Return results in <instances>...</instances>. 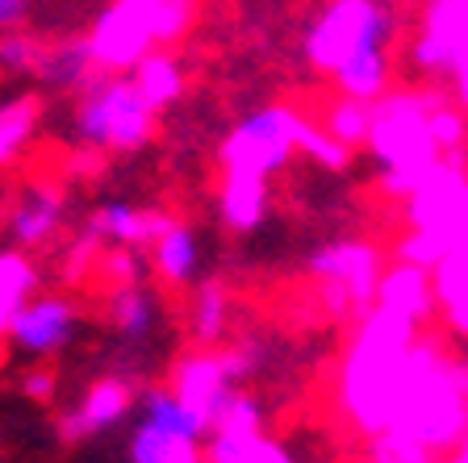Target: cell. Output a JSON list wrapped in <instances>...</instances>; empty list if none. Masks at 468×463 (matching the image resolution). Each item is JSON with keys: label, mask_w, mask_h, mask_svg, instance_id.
Here are the masks:
<instances>
[{"label": "cell", "mask_w": 468, "mask_h": 463, "mask_svg": "<svg viewBox=\"0 0 468 463\" xmlns=\"http://www.w3.org/2000/svg\"><path fill=\"white\" fill-rule=\"evenodd\" d=\"M389 426L422 443L435 459L456 451L468 430V359L448 355L439 338H414L410 380Z\"/></svg>", "instance_id": "cell-2"}, {"label": "cell", "mask_w": 468, "mask_h": 463, "mask_svg": "<svg viewBox=\"0 0 468 463\" xmlns=\"http://www.w3.org/2000/svg\"><path fill=\"white\" fill-rule=\"evenodd\" d=\"M167 213L159 209H138L130 201H109L92 213V222H88V238L92 242H113V247H130V251H146L159 234L167 230Z\"/></svg>", "instance_id": "cell-14"}, {"label": "cell", "mask_w": 468, "mask_h": 463, "mask_svg": "<svg viewBox=\"0 0 468 463\" xmlns=\"http://www.w3.org/2000/svg\"><path fill=\"white\" fill-rule=\"evenodd\" d=\"M130 409H134V388H130V380L101 376L97 384H88V393L80 396V405L63 417V435L88 438V435H101V430H113Z\"/></svg>", "instance_id": "cell-15"}, {"label": "cell", "mask_w": 468, "mask_h": 463, "mask_svg": "<svg viewBox=\"0 0 468 463\" xmlns=\"http://www.w3.org/2000/svg\"><path fill=\"white\" fill-rule=\"evenodd\" d=\"M460 455H468V430H464V438H460V447H456Z\"/></svg>", "instance_id": "cell-39"}, {"label": "cell", "mask_w": 468, "mask_h": 463, "mask_svg": "<svg viewBox=\"0 0 468 463\" xmlns=\"http://www.w3.org/2000/svg\"><path fill=\"white\" fill-rule=\"evenodd\" d=\"M310 276L322 284V300L331 318H364L377 297V280L385 271V251L377 242L343 238L310 255Z\"/></svg>", "instance_id": "cell-7"}, {"label": "cell", "mask_w": 468, "mask_h": 463, "mask_svg": "<svg viewBox=\"0 0 468 463\" xmlns=\"http://www.w3.org/2000/svg\"><path fill=\"white\" fill-rule=\"evenodd\" d=\"M76 326H80V309L68 297H58V292H47V297H29L13 313L5 334H9L13 351H21L29 359H47L76 338Z\"/></svg>", "instance_id": "cell-12"}, {"label": "cell", "mask_w": 468, "mask_h": 463, "mask_svg": "<svg viewBox=\"0 0 468 463\" xmlns=\"http://www.w3.org/2000/svg\"><path fill=\"white\" fill-rule=\"evenodd\" d=\"M151 263H155V271H159V280L164 284H193L197 280V271H201V238H197V230L193 226H185V222H167V230L159 234L151 247Z\"/></svg>", "instance_id": "cell-19"}, {"label": "cell", "mask_w": 468, "mask_h": 463, "mask_svg": "<svg viewBox=\"0 0 468 463\" xmlns=\"http://www.w3.org/2000/svg\"><path fill=\"white\" fill-rule=\"evenodd\" d=\"M410 63L431 79L468 76V0H431Z\"/></svg>", "instance_id": "cell-11"}, {"label": "cell", "mask_w": 468, "mask_h": 463, "mask_svg": "<svg viewBox=\"0 0 468 463\" xmlns=\"http://www.w3.org/2000/svg\"><path fill=\"white\" fill-rule=\"evenodd\" d=\"M297 151L310 154L314 163L331 167V172H343V167L351 163V146H343L339 138H331L326 130L318 126V121H310V117H302V121H297Z\"/></svg>", "instance_id": "cell-30"}, {"label": "cell", "mask_w": 468, "mask_h": 463, "mask_svg": "<svg viewBox=\"0 0 468 463\" xmlns=\"http://www.w3.org/2000/svg\"><path fill=\"white\" fill-rule=\"evenodd\" d=\"M439 463H468V455H460V451H448V455H439Z\"/></svg>", "instance_id": "cell-38"}, {"label": "cell", "mask_w": 468, "mask_h": 463, "mask_svg": "<svg viewBox=\"0 0 468 463\" xmlns=\"http://www.w3.org/2000/svg\"><path fill=\"white\" fill-rule=\"evenodd\" d=\"M188 326H193V338L201 347H218L230 330V292L218 280H205L197 289L193 305H188Z\"/></svg>", "instance_id": "cell-26"}, {"label": "cell", "mask_w": 468, "mask_h": 463, "mask_svg": "<svg viewBox=\"0 0 468 463\" xmlns=\"http://www.w3.org/2000/svg\"><path fill=\"white\" fill-rule=\"evenodd\" d=\"M205 435L209 422L197 409H188L172 388H151L143 396V422L130 435V463H205Z\"/></svg>", "instance_id": "cell-6"}, {"label": "cell", "mask_w": 468, "mask_h": 463, "mask_svg": "<svg viewBox=\"0 0 468 463\" xmlns=\"http://www.w3.org/2000/svg\"><path fill=\"white\" fill-rule=\"evenodd\" d=\"M431 138H435L439 154H464L468 151V117L464 109L448 105V100L439 97L431 105Z\"/></svg>", "instance_id": "cell-31"}, {"label": "cell", "mask_w": 468, "mask_h": 463, "mask_svg": "<svg viewBox=\"0 0 468 463\" xmlns=\"http://www.w3.org/2000/svg\"><path fill=\"white\" fill-rule=\"evenodd\" d=\"M76 134L92 151H143L155 134V109L143 100L130 76H92L80 97Z\"/></svg>", "instance_id": "cell-4"}, {"label": "cell", "mask_w": 468, "mask_h": 463, "mask_svg": "<svg viewBox=\"0 0 468 463\" xmlns=\"http://www.w3.org/2000/svg\"><path fill=\"white\" fill-rule=\"evenodd\" d=\"M130 17H138V26L151 34L155 47H167L188 29L197 13V0H117Z\"/></svg>", "instance_id": "cell-24"}, {"label": "cell", "mask_w": 468, "mask_h": 463, "mask_svg": "<svg viewBox=\"0 0 468 463\" xmlns=\"http://www.w3.org/2000/svg\"><path fill=\"white\" fill-rule=\"evenodd\" d=\"M21 388H26V396H34V401H50V393H55V372L38 367V372H29V376L21 380Z\"/></svg>", "instance_id": "cell-36"}, {"label": "cell", "mask_w": 468, "mask_h": 463, "mask_svg": "<svg viewBox=\"0 0 468 463\" xmlns=\"http://www.w3.org/2000/svg\"><path fill=\"white\" fill-rule=\"evenodd\" d=\"M58 226H63V196L55 188H47V184L21 193V201L9 213V238L17 242L21 251L50 242L58 234Z\"/></svg>", "instance_id": "cell-17"}, {"label": "cell", "mask_w": 468, "mask_h": 463, "mask_svg": "<svg viewBox=\"0 0 468 463\" xmlns=\"http://www.w3.org/2000/svg\"><path fill=\"white\" fill-rule=\"evenodd\" d=\"M38 117L42 105L34 97H13L0 105V167H9L29 146L34 130H38Z\"/></svg>", "instance_id": "cell-27"}, {"label": "cell", "mask_w": 468, "mask_h": 463, "mask_svg": "<svg viewBox=\"0 0 468 463\" xmlns=\"http://www.w3.org/2000/svg\"><path fill=\"white\" fill-rule=\"evenodd\" d=\"M422 326L372 305L360 318L339 376V405L360 435H377L393 422L410 380V347Z\"/></svg>", "instance_id": "cell-1"}, {"label": "cell", "mask_w": 468, "mask_h": 463, "mask_svg": "<svg viewBox=\"0 0 468 463\" xmlns=\"http://www.w3.org/2000/svg\"><path fill=\"white\" fill-rule=\"evenodd\" d=\"M331 84L339 88V97L377 105V100L393 88V55H389V47H368V50H360V55L343 58L339 68L331 71Z\"/></svg>", "instance_id": "cell-18"}, {"label": "cell", "mask_w": 468, "mask_h": 463, "mask_svg": "<svg viewBox=\"0 0 468 463\" xmlns=\"http://www.w3.org/2000/svg\"><path fill=\"white\" fill-rule=\"evenodd\" d=\"M130 79H134V88L143 92V100L155 109V113L176 105L180 92H185V68H180V58L167 55L164 47L146 50L134 68H130Z\"/></svg>", "instance_id": "cell-21"}, {"label": "cell", "mask_w": 468, "mask_h": 463, "mask_svg": "<svg viewBox=\"0 0 468 463\" xmlns=\"http://www.w3.org/2000/svg\"><path fill=\"white\" fill-rule=\"evenodd\" d=\"M410 209V230H427L439 242H468V151L464 154H443L406 196Z\"/></svg>", "instance_id": "cell-9"}, {"label": "cell", "mask_w": 468, "mask_h": 463, "mask_svg": "<svg viewBox=\"0 0 468 463\" xmlns=\"http://www.w3.org/2000/svg\"><path fill=\"white\" fill-rule=\"evenodd\" d=\"M439 92H385L372 105V126L364 146L380 167V188L398 201H406L410 188L419 184L435 159H443L431 138V105Z\"/></svg>", "instance_id": "cell-3"}, {"label": "cell", "mask_w": 468, "mask_h": 463, "mask_svg": "<svg viewBox=\"0 0 468 463\" xmlns=\"http://www.w3.org/2000/svg\"><path fill=\"white\" fill-rule=\"evenodd\" d=\"M251 359L243 351H218V347H201L193 355H185L172 372V393L185 401L188 409L214 422L218 409L230 401V393L243 388V376Z\"/></svg>", "instance_id": "cell-10"}, {"label": "cell", "mask_w": 468, "mask_h": 463, "mask_svg": "<svg viewBox=\"0 0 468 463\" xmlns=\"http://www.w3.org/2000/svg\"><path fill=\"white\" fill-rule=\"evenodd\" d=\"M84 47H88V58H92L97 71H130L146 50H155V42H151V34L138 26V17H130V13L113 0V5L92 21Z\"/></svg>", "instance_id": "cell-13"}, {"label": "cell", "mask_w": 468, "mask_h": 463, "mask_svg": "<svg viewBox=\"0 0 468 463\" xmlns=\"http://www.w3.org/2000/svg\"><path fill=\"white\" fill-rule=\"evenodd\" d=\"M92 71L97 68H92L84 42H58V47L42 50V63H38L34 76H42L55 88H84L88 79H92Z\"/></svg>", "instance_id": "cell-28"}, {"label": "cell", "mask_w": 468, "mask_h": 463, "mask_svg": "<svg viewBox=\"0 0 468 463\" xmlns=\"http://www.w3.org/2000/svg\"><path fill=\"white\" fill-rule=\"evenodd\" d=\"M209 430H230V435H239V430H263V409L260 401H255L251 393H230V401H226L222 409H218V417L209 422Z\"/></svg>", "instance_id": "cell-33"}, {"label": "cell", "mask_w": 468, "mask_h": 463, "mask_svg": "<svg viewBox=\"0 0 468 463\" xmlns=\"http://www.w3.org/2000/svg\"><path fill=\"white\" fill-rule=\"evenodd\" d=\"M268 180H255V175H222V193H218V209H222V222L234 234H251L263 226L268 217Z\"/></svg>", "instance_id": "cell-20"}, {"label": "cell", "mask_w": 468, "mask_h": 463, "mask_svg": "<svg viewBox=\"0 0 468 463\" xmlns=\"http://www.w3.org/2000/svg\"><path fill=\"white\" fill-rule=\"evenodd\" d=\"M452 247L448 242H439L435 234H427V230H406L398 238V259L401 263H414V268H435L439 259H443V255H448Z\"/></svg>", "instance_id": "cell-34"}, {"label": "cell", "mask_w": 468, "mask_h": 463, "mask_svg": "<svg viewBox=\"0 0 468 463\" xmlns=\"http://www.w3.org/2000/svg\"><path fill=\"white\" fill-rule=\"evenodd\" d=\"M368 126H372V105L351 97H339L335 105H326V117H322V130L331 138H339L343 146H364Z\"/></svg>", "instance_id": "cell-29"}, {"label": "cell", "mask_w": 468, "mask_h": 463, "mask_svg": "<svg viewBox=\"0 0 468 463\" xmlns=\"http://www.w3.org/2000/svg\"><path fill=\"white\" fill-rule=\"evenodd\" d=\"M297 121L302 113L289 105H263L247 113L222 142V172L272 180L297 154Z\"/></svg>", "instance_id": "cell-8"}, {"label": "cell", "mask_w": 468, "mask_h": 463, "mask_svg": "<svg viewBox=\"0 0 468 463\" xmlns=\"http://www.w3.org/2000/svg\"><path fill=\"white\" fill-rule=\"evenodd\" d=\"M29 13V0H0V29L21 26Z\"/></svg>", "instance_id": "cell-37"}, {"label": "cell", "mask_w": 468, "mask_h": 463, "mask_svg": "<svg viewBox=\"0 0 468 463\" xmlns=\"http://www.w3.org/2000/svg\"><path fill=\"white\" fill-rule=\"evenodd\" d=\"M109 321L126 342H143L159 326V300L143 284H117L109 292Z\"/></svg>", "instance_id": "cell-23"}, {"label": "cell", "mask_w": 468, "mask_h": 463, "mask_svg": "<svg viewBox=\"0 0 468 463\" xmlns=\"http://www.w3.org/2000/svg\"><path fill=\"white\" fill-rule=\"evenodd\" d=\"M42 38L26 34V29H5V38H0V71H13V76H29V71H38L42 63Z\"/></svg>", "instance_id": "cell-32"}, {"label": "cell", "mask_w": 468, "mask_h": 463, "mask_svg": "<svg viewBox=\"0 0 468 463\" xmlns=\"http://www.w3.org/2000/svg\"><path fill=\"white\" fill-rule=\"evenodd\" d=\"M101 271H105L113 284H143L146 263H143V255L130 251V247H113V251L101 259Z\"/></svg>", "instance_id": "cell-35"}, {"label": "cell", "mask_w": 468, "mask_h": 463, "mask_svg": "<svg viewBox=\"0 0 468 463\" xmlns=\"http://www.w3.org/2000/svg\"><path fill=\"white\" fill-rule=\"evenodd\" d=\"M209 455L205 463H302L284 443L268 438L263 430H209Z\"/></svg>", "instance_id": "cell-22"}, {"label": "cell", "mask_w": 468, "mask_h": 463, "mask_svg": "<svg viewBox=\"0 0 468 463\" xmlns=\"http://www.w3.org/2000/svg\"><path fill=\"white\" fill-rule=\"evenodd\" d=\"M372 305L389 309V313L414 321V326H427V321L435 318V289H431V271L398 259L393 268L380 271Z\"/></svg>", "instance_id": "cell-16"}, {"label": "cell", "mask_w": 468, "mask_h": 463, "mask_svg": "<svg viewBox=\"0 0 468 463\" xmlns=\"http://www.w3.org/2000/svg\"><path fill=\"white\" fill-rule=\"evenodd\" d=\"M398 34L389 0H326L318 17L305 26V58L322 76H331L343 58L368 47H389Z\"/></svg>", "instance_id": "cell-5"}, {"label": "cell", "mask_w": 468, "mask_h": 463, "mask_svg": "<svg viewBox=\"0 0 468 463\" xmlns=\"http://www.w3.org/2000/svg\"><path fill=\"white\" fill-rule=\"evenodd\" d=\"M38 292V268L26 251H0V338L9 330L13 313Z\"/></svg>", "instance_id": "cell-25"}]
</instances>
